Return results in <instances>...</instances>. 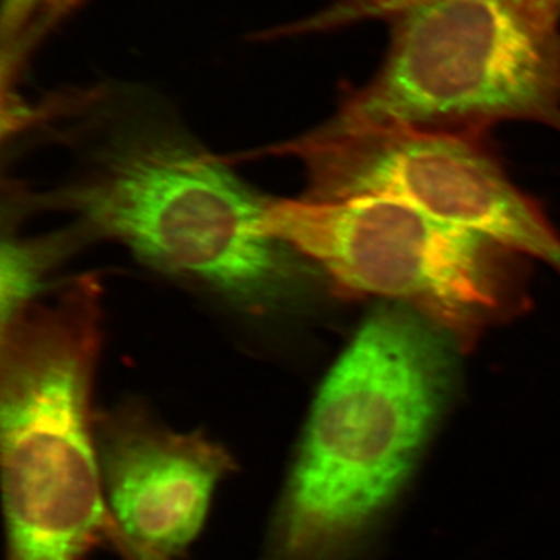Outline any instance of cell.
I'll list each match as a JSON object with an SVG mask.
<instances>
[{
	"label": "cell",
	"instance_id": "8fae6325",
	"mask_svg": "<svg viewBox=\"0 0 560 560\" xmlns=\"http://www.w3.org/2000/svg\"><path fill=\"white\" fill-rule=\"evenodd\" d=\"M106 533H108V547L113 548L120 560H173L172 558L158 555L156 551L150 550V548L132 540L130 536H127L117 526V523L113 521L110 515Z\"/></svg>",
	"mask_w": 560,
	"mask_h": 560
},
{
	"label": "cell",
	"instance_id": "ba28073f",
	"mask_svg": "<svg viewBox=\"0 0 560 560\" xmlns=\"http://www.w3.org/2000/svg\"><path fill=\"white\" fill-rule=\"evenodd\" d=\"M81 0H2L0 50H2L3 102L16 101L36 50L68 20Z\"/></svg>",
	"mask_w": 560,
	"mask_h": 560
},
{
	"label": "cell",
	"instance_id": "7a4b0ae2",
	"mask_svg": "<svg viewBox=\"0 0 560 560\" xmlns=\"http://www.w3.org/2000/svg\"><path fill=\"white\" fill-rule=\"evenodd\" d=\"M108 127L83 175L55 191L91 237L109 238L140 260L198 283L253 313L301 301L311 270L264 228V198L125 90H90Z\"/></svg>",
	"mask_w": 560,
	"mask_h": 560
},
{
	"label": "cell",
	"instance_id": "52a82bcc",
	"mask_svg": "<svg viewBox=\"0 0 560 560\" xmlns=\"http://www.w3.org/2000/svg\"><path fill=\"white\" fill-rule=\"evenodd\" d=\"M94 433L113 521L158 555H184L220 482L237 470L231 453L201 431L172 430L138 404L95 416Z\"/></svg>",
	"mask_w": 560,
	"mask_h": 560
},
{
	"label": "cell",
	"instance_id": "3957f363",
	"mask_svg": "<svg viewBox=\"0 0 560 560\" xmlns=\"http://www.w3.org/2000/svg\"><path fill=\"white\" fill-rule=\"evenodd\" d=\"M101 340L102 289L92 276L2 327L7 560H91L108 547L91 408Z\"/></svg>",
	"mask_w": 560,
	"mask_h": 560
},
{
	"label": "cell",
	"instance_id": "6da1fadb",
	"mask_svg": "<svg viewBox=\"0 0 560 560\" xmlns=\"http://www.w3.org/2000/svg\"><path fill=\"white\" fill-rule=\"evenodd\" d=\"M453 348L444 331L405 305H382L364 320L313 401L264 560L363 555L447 408Z\"/></svg>",
	"mask_w": 560,
	"mask_h": 560
},
{
	"label": "cell",
	"instance_id": "30bf717a",
	"mask_svg": "<svg viewBox=\"0 0 560 560\" xmlns=\"http://www.w3.org/2000/svg\"><path fill=\"white\" fill-rule=\"evenodd\" d=\"M412 0H334L326 9L313 16L290 25L291 36L315 35L350 27L360 22L385 21L394 11L401 9ZM528 5L552 11L560 16V0H517Z\"/></svg>",
	"mask_w": 560,
	"mask_h": 560
},
{
	"label": "cell",
	"instance_id": "5b68a950",
	"mask_svg": "<svg viewBox=\"0 0 560 560\" xmlns=\"http://www.w3.org/2000/svg\"><path fill=\"white\" fill-rule=\"evenodd\" d=\"M264 228L338 289L396 301L458 349L522 307L512 250L394 198L267 200Z\"/></svg>",
	"mask_w": 560,
	"mask_h": 560
},
{
	"label": "cell",
	"instance_id": "277c9868",
	"mask_svg": "<svg viewBox=\"0 0 560 560\" xmlns=\"http://www.w3.org/2000/svg\"><path fill=\"white\" fill-rule=\"evenodd\" d=\"M382 65L326 121L482 135L508 120L560 135V16L517 0H412Z\"/></svg>",
	"mask_w": 560,
	"mask_h": 560
},
{
	"label": "cell",
	"instance_id": "8992f818",
	"mask_svg": "<svg viewBox=\"0 0 560 560\" xmlns=\"http://www.w3.org/2000/svg\"><path fill=\"white\" fill-rule=\"evenodd\" d=\"M471 132L329 125L279 147L304 164L312 200L381 195L448 226L550 265L560 276V234Z\"/></svg>",
	"mask_w": 560,
	"mask_h": 560
},
{
	"label": "cell",
	"instance_id": "9c48e42d",
	"mask_svg": "<svg viewBox=\"0 0 560 560\" xmlns=\"http://www.w3.org/2000/svg\"><path fill=\"white\" fill-rule=\"evenodd\" d=\"M68 248V237H3L0 256L2 327L24 312L38 293L51 265Z\"/></svg>",
	"mask_w": 560,
	"mask_h": 560
}]
</instances>
